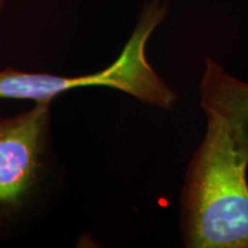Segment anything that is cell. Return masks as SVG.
Returning <instances> with one entry per match:
<instances>
[{
	"label": "cell",
	"instance_id": "1",
	"mask_svg": "<svg viewBox=\"0 0 248 248\" xmlns=\"http://www.w3.org/2000/svg\"><path fill=\"white\" fill-rule=\"evenodd\" d=\"M207 119L182 195L185 246L248 248V121Z\"/></svg>",
	"mask_w": 248,
	"mask_h": 248
},
{
	"label": "cell",
	"instance_id": "2",
	"mask_svg": "<svg viewBox=\"0 0 248 248\" xmlns=\"http://www.w3.org/2000/svg\"><path fill=\"white\" fill-rule=\"evenodd\" d=\"M167 15V2L153 0L145 7L122 53L106 69L89 75L66 77L26 73L6 68L0 70V99L51 102L61 93L86 86H107L129 93L139 100L163 108L176 101L175 92L162 82L148 63L146 43Z\"/></svg>",
	"mask_w": 248,
	"mask_h": 248
},
{
	"label": "cell",
	"instance_id": "3",
	"mask_svg": "<svg viewBox=\"0 0 248 248\" xmlns=\"http://www.w3.org/2000/svg\"><path fill=\"white\" fill-rule=\"evenodd\" d=\"M48 120L49 102L0 120V209L22 203L36 184Z\"/></svg>",
	"mask_w": 248,
	"mask_h": 248
},
{
	"label": "cell",
	"instance_id": "4",
	"mask_svg": "<svg viewBox=\"0 0 248 248\" xmlns=\"http://www.w3.org/2000/svg\"><path fill=\"white\" fill-rule=\"evenodd\" d=\"M201 106L207 116L248 121V83L229 75L215 61L207 59L200 84Z\"/></svg>",
	"mask_w": 248,
	"mask_h": 248
},
{
	"label": "cell",
	"instance_id": "5",
	"mask_svg": "<svg viewBox=\"0 0 248 248\" xmlns=\"http://www.w3.org/2000/svg\"><path fill=\"white\" fill-rule=\"evenodd\" d=\"M4 5H5V0H0V12H1V9L4 8Z\"/></svg>",
	"mask_w": 248,
	"mask_h": 248
}]
</instances>
